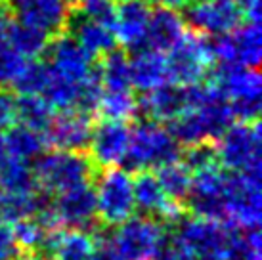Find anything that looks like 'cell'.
<instances>
[{"instance_id": "8992f818", "label": "cell", "mask_w": 262, "mask_h": 260, "mask_svg": "<svg viewBox=\"0 0 262 260\" xmlns=\"http://www.w3.org/2000/svg\"><path fill=\"white\" fill-rule=\"evenodd\" d=\"M262 134L260 121L243 123L237 121L230 124L214 142L219 165L228 168L230 172H262Z\"/></svg>"}, {"instance_id": "ba28073f", "label": "cell", "mask_w": 262, "mask_h": 260, "mask_svg": "<svg viewBox=\"0 0 262 260\" xmlns=\"http://www.w3.org/2000/svg\"><path fill=\"white\" fill-rule=\"evenodd\" d=\"M212 65L214 58L211 50V38L195 31H186L182 38L168 50V82L184 86L203 82L209 77Z\"/></svg>"}, {"instance_id": "b9f144b4", "label": "cell", "mask_w": 262, "mask_h": 260, "mask_svg": "<svg viewBox=\"0 0 262 260\" xmlns=\"http://www.w3.org/2000/svg\"><path fill=\"white\" fill-rule=\"evenodd\" d=\"M153 260H191V258H189V254L184 251L182 247L178 245L174 239L167 233V237H165L163 245L159 247V251H157Z\"/></svg>"}, {"instance_id": "bcb514c9", "label": "cell", "mask_w": 262, "mask_h": 260, "mask_svg": "<svg viewBox=\"0 0 262 260\" xmlns=\"http://www.w3.org/2000/svg\"><path fill=\"white\" fill-rule=\"evenodd\" d=\"M21 260H50V258H46L42 254H27V256H23Z\"/></svg>"}, {"instance_id": "7dc6e473", "label": "cell", "mask_w": 262, "mask_h": 260, "mask_svg": "<svg viewBox=\"0 0 262 260\" xmlns=\"http://www.w3.org/2000/svg\"><path fill=\"white\" fill-rule=\"evenodd\" d=\"M66 2H67V6H69V8H75L80 2V0H66Z\"/></svg>"}, {"instance_id": "7a4b0ae2", "label": "cell", "mask_w": 262, "mask_h": 260, "mask_svg": "<svg viewBox=\"0 0 262 260\" xmlns=\"http://www.w3.org/2000/svg\"><path fill=\"white\" fill-rule=\"evenodd\" d=\"M182 145L176 142L168 128H165L163 123L146 119L130 128L128 149L121 163L126 172L153 170L178 161Z\"/></svg>"}, {"instance_id": "836d02e7", "label": "cell", "mask_w": 262, "mask_h": 260, "mask_svg": "<svg viewBox=\"0 0 262 260\" xmlns=\"http://www.w3.org/2000/svg\"><path fill=\"white\" fill-rule=\"evenodd\" d=\"M48 80V63L42 59H27L23 69L17 73V77L12 80V90L21 96L42 94Z\"/></svg>"}, {"instance_id": "9c48e42d", "label": "cell", "mask_w": 262, "mask_h": 260, "mask_svg": "<svg viewBox=\"0 0 262 260\" xmlns=\"http://www.w3.org/2000/svg\"><path fill=\"white\" fill-rule=\"evenodd\" d=\"M224 212L226 224L239 230L260 226L262 195L260 174L230 172L224 178Z\"/></svg>"}, {"instance_id": "1f68e13d", "label": "cell", "mask_w": 262, "mask_h": 260, "mask_svg": "<svg viewBox=\"0 0 262 260\" xmlns=\"http://www.w3.org/2000/svg\"><path fill=\"white\" fill-rule=\"evenodd\" d=\"M98 111L103 119L110 121H123L128 123L140 115L138 98L132 94V90H119V92H102Z\"/></svg>"}, {"instance_id": "f6af8a7d", "label": "cell", "mask_w": 262, "mask_h": 260, "mask_svg": "<svg viewBox=\"0 0 262 260\" xmlns=\"http://www.w3.org/2000/svg\"><path fill=\"white\" fill-rule=\"evenodd\" d=\"M6 155V145H4V134H2V130H0V159Z\"/></svg>"}, {"instance_id": "d590c367", "label": "cell", "mask_w": 262, "mask_h": 260, "mask_svg": "<svg viewBox=\"0 0 262 260\" xmlns=\"http://www.w3.org/2000/svg\"><path fill=\"white\" fill-rule=\"evenodd\" d=\"M48 231L52 230H44L35 218H23L19 222L12 224V233H14L15 245L21 251L23 256L40 253Z\"/></svg>"}, {"instance_id": "9a60e30c", "label": "cell", "mask_w": 262, "mask_h": 260, "mask_svg": "<svg viewBox=\"0 0 262 260\" xmlns=\"http://www.w3.org/2000/svg\"><path fill=\"white\" fill-rule=\"evenodd\" d=\"M15 19L42 31L44 35L58 36L66 33L69 10L66 0H4Z\"/></svg>"}, {"instance_id": "d6986e66", "label": "cell", "mask_w": 262, "mask_h": 260, "mask_svg": "<svg viewBox=\"0 0 262 260\" xmlns=\"http://www.w3.org/2000/svg\"><path fill=\"white\" fill-rule=\"evenodd\" d=\"M130 140V126L123 121H110L103 119L102 123L94 124L92 138H90V159L98 168L103 166H117L123 161L128 149Z\"/></svg>"}, {"instance_id": "52a82bcc", "label": "cell", "mask_w": 262, "mask_h": 260, "mask_svg": "<svg viewBox=\"0 0 262 260\" xmlns=\"http://www.w3.org/2000/svg\"><path fill=\"white\" fill-rule=\"evenodd\" d=\"M94 193L98 220L105 226H119L134 214L132 176L119 166H103L94 174Z\"/></svg>"}, {"instance_id": "e575fe53", "label": "cell", "mask_w": 262, "mask_h": 260, "mask_svg": "<svg viewBox=\"0 0 262 260\" xmlns=\"http://www.w3.org/2000/svg\"><path fill=\"white\" fill-rule=\"evenodd\" d=\"M226 260H262V241L258 228H233Z\"/></svg>"}, {"instance_id": "8d00e7d4", "label": "cell", "mask_w": 262, "mask_h": 260, "mask_svg": "<svg viewBox=\"0 0 262 260\" xmlns=\"http://www.w3.org/2000/svg\"><path fill=\"white\" fill-rule=\"evenodd\" d=\"M180 161L188 166L191 172L207 168V166L219 165L216 145H214V142H201V144L186 145V149H182V153H180Z\"/></svg>"}, {"instance_id": "8fae6325", "label": "cell", "mask_w": 262, "mask_h": 260, "mask_svg": "<svg viewBox=\"0 0 262 260\" xmlns=\"http://www.w3.org/2000/svg\"><path fill=\"white\" fill-rule=\"evenodd\" d=\"M214 63H237L243 67L258 69L262 58L260 23L237 25L233 31L211 38Z\"/></svg>"}, {"instance_id": "6da1fadb", "label": "cell", "mask_w": 262, "mask_h": 260, "mask_svg": "<svg viewBox=\"0 0 262 260\" xmlns=\"http://www.w3.org/2000/svg\"><path fill=\"white\" fill-rule=\"evenodd\" d=\"M233 123L230 101L212 82H207V94L197 105L186 109L168 123V132L180 145L216 142Z\"/></svg>"}, {"instance_id": "4fadbf2b", "label": "cell", "mask_w": 262, "mask_h": 260, "mask_svg": "<svg viewBox=\"0 0 262 260\" xmlns=\"http://www.w3.org/2000/svg\"><path fill=\"white\" fill-rule=\"evenodd\" d=\"M182 17L186 27L207 36L230 33L243 19L235 0H191Z\"/></svg>"}, {"instance_id": "60d3db41", "label": "cell", "mask_w": 262, "mask_h": 260, "mask_svg": "<svg viewBox=\"0 0 262 260\" xmlns=\"http://www.w3.org/2000/svg\"><path fill=\"white\" fill-rule=\"evenodd\" d=\"M23 254L15 245L12 226L0 222V260H21Z\"/></svg>"}, {"instance_id": "cb8c5ba5", "label": "cell", "mask_w": 262, "mask_h": 260, "mask_svg": "<svg viewBox=\"0 0 262 260\" xmlns=\"http://www.w3.org/2000/svg\"><path fill=\"white\" fill-rule=\"evenodd\" d=\"M186 31H188L186 21L182 15L178 14V10L157 6L149 14L146 31V48L168 52L182 38Z\"/></svg>"}, {"instance_id": "4316f807", "label": "cell", "mask_w": 262, "mask_h": 260, "mask_svg": "<svg viewBox=\"0 0 262 260\" xmlns=\"http://www.w3.org/2000/svg\"><path fill=\"white\" fill-rule=\"evenodd\" d=\"M100 80L103 92H119V90H132L130 86V69L126 52L113 48L105 56L100 58L98 63Z\"/></svg>"}, {"instance_id": "ee69618b", "label": "cell", "mask_w": 262, "mask_h": 260, "mask_svg": "<svg viewBox=\"0 0 262 260\" xmlns=\"http://www.w3.org/2000/svg\"><path fill=\"white\" fill-rule=\"evenodd\" d=\"M161 8H170V10H184L191 0H151Z\"/></svg>"}, {"instance_id": "3957f363", "label": "cell", "mask_w": 262, "mask_h": 260, "mask_svg": "<svg viewBox=\"0 0 262 260\" xmlns=\"http://www.w3.org/2000/svg\"><path fill=\"white\" fill-rule=\"evenodd\" d=\"M209 77V82L228 98L233 119L243 123L260 121L262 80L258 69L237 63H214Z\"/></svg>"}, {"instance_id": "5bb4252c", "label": "cell", "mask_w": 262, "mask_h": 260, "mask_svg": "<svg viewBox=\"0 0 262 260\" xmlns=\"http://www.w3.org/2000/svg\"><path fill=\"white\" fill-rule=\"evenodd\" d=\"M134 207L142 210V216L153 218L161 224L170 226L184 214V207L174 203L165 189L161 188L159 178L153 170H138L132 176Z\"/></svg>"}, {"instance_id": "7bdbcfd3", "label": "cell", "mask_w": 262, "mask_h": 260, "mask_svg": "<svg viewBox=\"0 0 262 260\" xmlns=\"http://www.w3.org/2000/svg\"><path fill=\"white\" fill-rule=\"evenodd\" d=\"M243 19L249 23H260L262 15V0H235Z\"/></svg>"}, {"instance_id": "44dd1931", "label": "cell", "mask_w": 262, "mask_h": 260, "mask_svg": "<svg viewBox=\"0 0 262 260\" xmlns=\"http://www.w3.org/2000/svg\"><path fill=\"white\" fill-rule=\"evenodd\" d=\"M138 103L140 115H146L147 119L157 123H170L172 119L182 115L186 109H189L188 86L165 82L146 92Z\"/></svg>"}, {"instance_id": "ac0fdd59", "label": "cell", "mask_w": 262, "mask_h": 260, "mask_svg": "<svg viewBox=\"0 0 262 260\" xmlns=\"http://www.w3.org/2000/svg\"><path fill=\"white\" fill-rule=\"evenodd\" d=\"M92 130V117L75 109H67L52 117L48 128L44 130V138L48 145H54L63 151H86Z\"/></svg>"}, {"instance_id": "484cf974", "label": "cell", "mask_w": 262, "mask_h": 260, "mask_svg": "<svg viewBox=\"0 0 262 260\" xmlns=\"http://www.w3.org/2000/svg\"><path fill=\"white\" fill-rule=\"evenodd\" d=\"M4 145H6V155L29 163L46 153L48 142L42 132L17 123L8 128V134L4 136Z\"/></svg>"}, {"instance_id": "603a6c76", "label": "cell", "mask_w": 262, "mask_h": 260, "mask_svg": "<svg viewBox=\"0 0 262 260\" xmlns=\"http://www.w3.org/2000/svg\"><path fill=\"white\" fill-rule=\"evenodd\" d=\"M128 69H130V86L144 94L168 82L165 52L153 50V48H140L136 50L134 58L128 59Z\"/></svg>"}, {"instance_id": "ffe728a7", "label": "cell", "mask_w": 262, "mask_h": 260, "mask_svg": "<svg viewBox=\"0 0 262 260\" xmlns=\"http://www.w3.org/2000/svg\"><path fill=\"white\" fill-rule=\"evenodd\" d=\"M151 6L147 0H121L115 8V19L111 31L115 40L126 50L146 48V31Z\"/></svg>"}, {"instance_id": "d4e9b609", "label": "cell", "mask_w": 262, "mask_h": 260, "mask_svg": "<svg viewBox=\"0 0 262 260\" xmlns=\"http://www.w3.org/2000/svg\"><path fill=\"white\" fill-rule=\"evenodd\" d=\"M50 201L52 193H46L40 188L35 191H25V193L0 191V222L12 226L23 218L35 216Z\"/></svg>"}, {"instance_id": "f1b7e54d", "label": "cell", "mask_w": 262, "mask_h": 260, "mask_svg": "<svg viewBox=\"0 0 262 260\" xmlns=\"http://www.w3.org/2000/svg\"><path fill=\"white\" fill-rule=\"evenodd\" d=\"M94 237L84 230H61L50 260H92Z\"/></svg>"}, {"instance_id": "5b68a950", "label": "cell", "mask_w": 262, "mask_h": 260, "mask_svg": "<svg viewBox=\"0 0 262 260\" xmlns=\"http://www.w3.org/2000/svg\"><path fill=\"white\" fill-rule=\"evenodd\" d=\"M98 166L84 151H58L42 153L35 159L33 172L38 188L46 193H61L69 188L92 182Z\"/></svg>"}, {"instance_id": "277c9868", "label": "cell", "mask_w": 262, "mask_h": 260, "mask_svg": "<svg viewBox=\"0 0 262 260\" xmlns=\"http://www.w3.org/2000/svg\"><path fill=\"white\" fill-rule=\"evenodd\" d=\"M167 228L172 230L170 237L189 254L191 260H226L235 226L193 214H182Z\"/></svg>"}, {"instance_id": "ab89813d", "label": "cell", "mask_w": 262, "mask_h": 260, "mask_svg": "<svg viewBox=\"0 0 262 260\" xmlns=\"http://www.w3.org/2000/svg\"><path fill=\"white\" fill-rule=\"evenodd\" d=\"M17 123V96L12 88L0 86V130Z\"/></svg>"}, {"instance_id": "2e32d148", "label": "cell", "mask_w": 262, "mask_h": 260, "mask_svg": "<svg viewBox=\"0 0 262 260\" xmlns=\"http://www.w3.org/2000/svg\"><path fill=\"white\" fill-rule=\"evenodd\" d=\"M54 209H56L59 224L66 226L67 230L94 231L96 226L100 224L98 212H96V193L92 182L58 193V199L54 201Z\"/></svg>"}, {"instance_id": "f546056e", "label": "cell", "mask_w": 262, "mask_h": 260, "mask_svg": "<svg viewBox=\"0 0 262 260\" xmlns=\"http://www.w3.org/2000/svg\"><path fill=\"white\" fill-rule=\"evenodd\" d=\"M8 44L15 52H19L23 58L37 59L44 56V52L50 44V36L44 35L42 31L29 27V25H23L15 19L10 33H8Z\"/></svg>"}, {"instance_id": "74e56055", "label": "cell", "mask_w": 262, "mask_h": 260, "mask_svg": "<svg viewBox=\"0 0 262 260\" xmlns=\"http://www.w3.org/2000/svg\"><path fill=\"white\" fill-rule=\"evenodd\" d=\"M115 0H80L75 6V10L86 19H92V21L103 23V25L111 27L113 19H115Z\"/></svg>"}, {"instance_id": "e0dca14e", "label": "cell", "mask_w": 262, "mask_h": 260, "mask_svg": "<svg viewBox=\"0 0 262 260\" xmlns=\"http://www.w3.org/2000/svg\"><path fill=\"white\" fill-rule=\"evenodd\" d=\"M44 56L48 58V69L54 75L77 82V84H80L86 79L94 67V59L67 33L54 36V40H50Z\"/></svg>"}, {"instance_id": "f35d334b", "label": "cell", "mask_w": 262, "mask_h": 260, "mask_svg": "<svg viewBox=\"0 0 262 260\" xmlns=\"http://www.w3.org/2000/svg\"><path fill=\"white\" fill-rule=\"evenodd\" d=\"M25 63L27 58H23L10 44H0V84H12Z\"/></svg>"}, {"instance_id": "30bf717a", "label": "cell", "mask_w": 262, "mask_h": 260, "mask_svg": "<svg viewBox=\"0 0 262 260\" xmlns=\"http://www.w3.org/2000/svg\"><path fill=\"white\" fill-rule=\"evenodd\" d=\"M167 226L147 216L126 218L111 231L113 245L121 260H153L167 237Z\"/></svg>"}, {"instance_id": "d6a6232c", "label": "cell", "mask_w": 262, "mask_h": 260, "mask_svg": "<svg viewBox=\"0 0 262 260\" xmlns=\"http://www.w3.org/2000/svg\"><path fill=\"white\" fill-rule=\"evenodd\" d=\"M52 117H54V107L44 100V96L31 94L17 98V123L23 126H29L44 134Z\"/></svg>"}, {"instance_id": "7402d4cb", "label": "cell", "mask_w": 262, "mask_h": 260, "mask_svg": "<svg viewBox=\"0 0 262 260\" xmlns=\"http://www.w3.org/2000/svg\"><path fill=\"white\" fill-rule=\"evenodd\" d=\"M66 33L69 36H73L75 40L79 42L80 48L86 52L92 59H100L107 52L117 48V40L111 27L82 17L75 8L69 10Z\"/></svg>"}, {"instance_id": "83f0119b", "label": "cell", "mask_w": 262, "mask_h": 260, "mask_svg": "<svg viewBox=\"0 0 262 260\" xmlns=\"http://www.w3.org/2000/svg\"><path fill=\"white\" fill-rule=\"evenodd\" d=\"M38 189L35 172L27 161L4 155L0 159V191L25 193Z\"/></svg>"}, {"instance_id": "4dcf8cb0", "label": "cell", "mask_w": 262, "mask_h": 260, "mask_svg": "<svg viewBox=\"0 0 262 260\" xmlns=\"http://www.w3.org/2000/svg\"><path fill=\"white\" fill-rule=\"evenodd\" d=\"M157 178H159L161 188L174 203L182 205L186 209V199L191 186V170L178 159L174 163H168L165 166L157 168Z\"/></svg>"}, {"instance_id": "7c38bea8", "label": "cell", "mask_w": 262, "mask_h": 260, "mask_svg": "<svg viewBox=\"0 0 262 260\" xmlns=\"http://www.w3.org/2000/svg\"><path fill=\"white\" fill-rule=\"evenodd\" d=\"M224 178L220 165H212L191 172V186L186 207L193 216L226 222L224 212Z\"/></svg>"}]
</instances>
